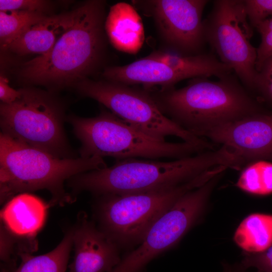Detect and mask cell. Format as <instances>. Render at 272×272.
<instances>
[{
    "mask_svg": "<svg viewBox=\"0 0 272 272\" xmlns=\"http://www.w3.org/2000/svg\"><path fill=\"white\" fill-rule=\"evenodd\" d=\"M106 167L100 157L60 159L1 132V202L19 193L45 189L51 195L50 205L63 206L75 200L64 188L66 180Z\"/></svg>",
    "mask_w": 272,
    "mask_h": 272,
    "instance_id": "4",
    "label": "cell"
},
{
    "mask_svg": "<svg viewBox=\"0 0 272 272\" xmlns=\"http://www.w3.org/2000/svg\"><path fill=\"white\" fill-rule=\"evenodd\" d=\"M104 27L109 41L117 50L134 54L142 47L145 40L143 21L130 4L120 2L111 7Z\"/></svg>",
    "mask_w": 272,
    "mask_h": 272,
    "instance_id": "17",
    "label": "cell"
},
{
    "mask_svg": "<svg viewBox=\"0 0 272 272\" xmlns=\"http://www.w3.org/2000/svg\"><path fill=\"white\" fill-rule=\"evenodd\" d=\"M199 137L235 149L248 163L272 160V113L253 114L210 128Z\"/></svg>",
    "mask_w": 272,
    "mask_h": 272,
    "instance_id": "12",
    "label": "cell"
},
{
    "mask_svg": "<svg viewBox=\"0 0 272 272\" xmlns=\"http://www.w3.org/2000/svg\"><path fill=\"white\" fill-rule=\"evenodd\" d=\"M53 7L50 1L44 0H1L0 11H23L46 15Z\"/></svg>",
    "mask_w": 272,
    "mask_h": 272,
    "instance_id": "26",
    "label": "cell"
},
{
    "mask_svg": "<svg viewBox=\"0 0 272 272\" xmlns=\"http://www.w3.org/2000/svg\"><path fill=\"white\" fill-rule=\"evenodd\" d=\"M208 78H192L178 89H145L164 115L198 137L215 126L262 112L258 102L231 75L217 81Z\"/></svg>",
    "mask_w": 272,
    "mask_h": 272,
    "instance_id": "3",
    "label": "cell"
},
{
    "mask_svg": "<svg viewBox=\"0 0 272 272\" xmlns=\"http://www.w3.org/2000/svg\"><path fill=\"white\" fill-rule=\"evenodd\" d=\"M49 205L30 193H19L7 201L2 209L1 224L19 238L36 240L46 221Z\"/></svg>",
    "mask_w": 272,
    "mask_h": 272,
    "instance_id": "15",
    "label": "cell"
},
{
    "mask_svg": "<svg viewBox=\"0 0 272 272\" xmlns=\"http://www.w3.org/2000/svg\"><path fill=\"white\" fill-rule=\"evenodd\" d=\"M102 75L108 81L130 86L141 84L146 89L154 86L171 88L178 82L189 79L166 63L147 56L126 65L108 67Z\"/></svg>",
    "mask_w": 272,
    "mask_h": 272,
    "instance_id": "14",
    "label": "cell"
},
{
    "mask_svg": "<svg viewBox=\"0 0 272 272\" xmlns=\"http://www.w3.org/2000/svg\"><path fill=\"white\" fill-rule=\"evenodd\" d=\"M207 0L133 1L151 16L171 51L184 55L200 54L206 42L202 15ZM170 51V50H169Z\"/></svg>",
    "mask_w": 272,
    "mask_h": 272,
    "instance_id": "11",
    "label": "cell"
},
{
    "mask_svg": "<svg viewBox=\"0 0 272 272\" xmlns=\"http://www.w3.org/2000/svg\"><path fill=\"white\" fill-rule=\"evenodd\" d=\"M80 11L81 5L71 11L47 16L16 38L7 50L21 56L46 53L74 23Z\"/></svg>",
    "mask_w": 272,
    "mask_h": 272,
    "instance_id": "16",
    "label": "cell"
},
{
    "mask_svg": "<svg viewBox=\"0 0 272 272\" xmlns=\"http://www.w3.org/2000/svg\"><path fill=\"white\" fill-rule=\"evenodd\" d=\"M254 90L272 104V56L263 62L258 71Z\"/></svg>",
    "mask_w": 272,
    "mask_h": 272,
    "instance_id": "28",
    "label": "cell"
},
{
    "mask_svg": "<svg viewBox=\"0 0 272 272\" xmlns=\"http://www.w3.org/2000/svg\"><path fill=\"white\" fill-rule=\"evenodd\" d=\"M244 252L257 253L272 245V215L253 213L245 218L233 236Z\"/></svg>",
    "mask_w": 272,
    "mask_h": 272,
    "instance_id": "19",
    "label": "cell"
},
{
    "mask_svg": "<svg viewBox=\"0 0 272 272\" xmlns=\"http://www.w3.org/2000/svg\"><path fill=\"white\" fill-rule=\"evenodd\" d=\"M48 15L23 11H0V42L3 50L18 36Z\"/></svg>",
    "mask_w": 272,
    "mask_h": 272,
    "instance_id": "22",
    "label": "cell"
},
{
    "mask_svg": "<svg viewBox=\"0 0 272 272\" xmlns=\"http://www.w3.org/2000/svg\"><path fill=\"white\" fill-rule=\"evenodd\" d=\"M261 36V42L256 49V69L260 70L263 62L272 56V16L256 28Z\"/></svg>",
    "mask_w": 272,
    "mask_h": 272,
    "instance_id": "25",
    "label": "cell"
},
{
    "mask_svg": "<svg viewBox=\"0 0 272 272\" xmlns=\"http://www.w3.org/2000/svg\"><path fill=\"white\" fill-rule=\"evenodd\" d=\"M73 228L74 256L69 272H111L121 258L119 247L84 213Z\"/></svg>",
    "mask_w": 272,
    "mask_h": 272,
    "instance_id": "13",
    "label": "cell"
},
{
    "mask_svg": "<svg viewBox=\"0 0 272 272\" xmlns=\"http://www.w3.org/2000/svg\"><path fill=\"white\" fill-rule=\"evenodd\" d=\"M240 263L246 270L252 267L255 272H272V245L260 252L243 251Z\"/></svg>",
    "mask_w": 272,
    "mask_h": 272,
    "instance_id": "27",
    "label": "cell"
},
{
    "mask_svg": "<svg viewBox=\"0 0 272 272\" xmlns=\"http://www.w3.org/2000/svg\"><path fill=\"white\" fill-rule=\"evenodd\" d=\"M21 96L20 90H15L9 85L8 78L0 76V100L1 103L9 104L15 102Z\"/></svg>",
    "mask_w": 272,
    "mask_h": 272,
    "instance_id": "29",
    "label": "cell"
},
{
    "mask_svg": "<svg viewBox=\"0 0 272 272\" xmlns=\"http://www.w3.org/2000/svg\"><path fill=\"white\" fill-rule=\"evenodd\" d=\"M245 12L252 28L272 16V0H244Z\"/></svg>",
    "mask_w": 272,
    "mask_h": 272,
    "instance_id": "24",
    "label": "cell"
},
{
    "mask_svg": "<svg viewBox=\"0 0 272 272\" xmlns=\"http://www.w3.org/2000/svg\"><path fill=\"white\" fill-rule=\"evenodd\" d=\"M248 21L244 1H214L203 20L205 35L220 61L235 73L245 87L254 90L257 52L249 41L252 30Z\"/></svg>",
    "mask_w": 272,
    "mask_h": 272,
    "instance_id": "9",
    "label": "cell"
},
{
    "mask_svg": "<svg viewBox=\"0 0 272 272\" xmlns=\"http://www.w3.org/2000/svg\"><path fill=\"white\" fill-rule=\"evenodd\" d=\"M11 104L1 103V132L60 159L78 158L64 128L65 105L54 92L26 87Z\"/></svg>",
    "mask_w": 272,
    "mask_h": 272,
    "instance_id": "6",
    "label": "cell"
},
{
    "mask_svg": "<svg viewBox=\"0 0 272 272\" xmlns=\"http://www.w3.org/2000/svg\"><path fill=\"white\" fill-rule=\"evenodd\" d=\"M218 180L214 177L182 195L111 272H142L151 260L177 243L201 217Z\"/></svg>",
    "mask_w": 272,
    "mask_h": 272,
    "instance_id": "10",
    "label": "cell"
},
{
    "mask_svg": "<svg viewBox=\"0 0 272 272\" xmlns=\"http://www.w3.org/2000/svg\"><path fill=\"white\" fill-rule=\"evenodd\" d=\"M105 2L90 0L81 5L74 23L46 53L24 62L19 78L54 91L75 86L99 66L106 45Z\"/></svg>",
    "mask_w": 272,
    "mask_h": 272,
    "instance_id": "2",
    "label": "cell"
},
{
    "mask_svg": "<svg viewBox=\"0 0 272 272\" xmlns=\"http://www.w3.org/2000/svg\"><path fill=\"white\" fill-rule=\"evenodd\" d=\"M74 87L82 96L97 101L126 123L154 139L165 141L166 137L175 136L185 142L212 147L202 138L186 130L164 115L145 88L87 78Z\"/></svg>",
    "mask_w": 272,
    "mask_h": 272,
    "instance_id": "8",
    "label": "cell"
},
{
    "mask_svg": "<svg viewBox=\"0 0 272 272\" xmlns=\"http://www.w3.org/2000/svg\"><path fill=\"white\" fill-rule=\"evenodd\" d=\"M199 176L170 188L131 194L98 197L95 214L98 228L119 248L139 245L152 225L182 195L205 183Z\"/></svg>",
    "mask_w": 272,
    "mask_h": 272,
    "instance_id": "7",
    "label": "cell"
},
{
    "mask_svg": "<svg viewBox=\"0 0 272 272\" xmlns=\"http://www.w3.org/2000/svg\"><path fill=\"white\" fill-rule=\"evenodd\" d=\"M73 246V228L68 230L59 244L51 251L39 255L22 253L19 266L14 272H65Z\"/></svg>",
    "mask_w": 272,
    "mask_h": 272,
    "instance_id": "20",
    "label": "cell"
},
{
    "mask_svg": "<svg viewBox=\"0 0 272 272\" xmlns=\"http://www.w3.org/2000/svg\"><path fill=\"white\" fill-rule=\"evenodd\" d=\"M238 163L236 153L222 146L216 151L170 161L138 158L116 160L110 167L72 177L67 185L74 194L83 191L97 196L145 193L183 184L220 166L234 168Z\"/></svg>",
    "mask_w": 272,
    "mask_h": 272,
    "instance_id": "1",
    "label": "cell"
},
{
    "mask_svg": "<svg viewBox=\"0 0 272 272\" xmlns=\"http://www.w3.org/2000/svg\"><path fill=\"white\" fill-rule=\"evenodd\" d=\"M66 121L81 143L80 157L181 159L206 151L187 142L171 143L154 139L126 123L110 111L102 109L93 117L66 116Z\"/></svg>",
    "mask_w": 272,
    "mask_h": 272,
    "instance_id": "5",
    "label": "cell"
},
{
    "mask_svg": "<svg viewBox=\"0 0 272 272\" xmlns=\"http://www.w3.org/2000/svg\"><path fill=\"white\" fill-rule=\"evenodd\" d=\"M236 185L241 190L253 195L272 193V163L257 160L247 163L242 169Z\"/></svg>",
    "mask_w": 272,
    "mask_h": 272,
    "instance_id": "21",
    "label": "cell"
},
{
    "mask_svg": "<svg viewBox=\"0 0 272 272\" xmlns=\"http://www.w3.org/2000/svg\"><path fill=\"white\" fill-rule=\"evenodd\" d=\"M1 272H14L18 258L22 253H30L37 249L36 240L19 238L1 224Z\"/></svg>",
    "mask_w": 272,
    "mask_h": 272,
    "instance_id": "23",
    "label": "cell"
},
{
    "mask_svg": "<svg viewBox=\"0 0 272 272\" xmlns=\"http://www.w3.org/2000/svg\"><path fill=\"white\" fill-rule=\"evenodd\" d=\"M223 266L224 272H246V270L240 263L233 265L225 263Z\"/></svg>",
    "mask_w": 272,
    "mask_h": 272,
    "instance_id": "30",
    "label": "cell"
},
{
    "mask_svg": "<svg viewBox=\"0 0 272 272\" xmlns=\"http://www.w3.org/2000/svg\"><path fill=\"white\" fill-rule=\"evenodd\" d=\"M147 56L162 61L191 79L211 76L221 79L231 75L233 71L212 54L184 55L160 50L154 51Z\"/></svg>",
    "mask_w": 272,
    "mask_h": 272,
    "instance_id": "18",
    "label": "cell"
}]
</instances>
